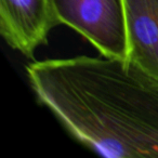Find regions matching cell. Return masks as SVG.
<instances>
[{"label":"cell","instance_id":"cell-1","mask_svg":"<svg viewBox=\"0 0 158 158\" xmlns=\"http://www.w3.org/2000/svg\"><path fill=\"white\" fill-rule=\"evenodd\" d=\"M37 101L107 158H158V80L129 61L79 55L25 67Z\"/></svg>","mask_w":158,"mask_h":158},{"label":"cell","instance_id":"cell-2","mask_svg":"<svg viewBox=\"0 0 158 158\" xmlns=\"http://www.w3.org/2000/svg\"><path fill=\"white\" fill-rule=\"evenodd\" d=\"M60 24L84 36L103 56L128 61L123 0H53Z\"/></svg>","mask_w":158,"mask_h":158},{"label":"cell","instance_id":"cell-3","mask_svg":"<svg viewBox=\"0 0 158 158\" xmlns=\"http://www.w3.org/2000/svg\"><path fill=\"white\" fill-rule=\"evenodd\" d=\"M60 25L53 0H0V33L13 50L33 59Z\"/></svg>","mask_w":158,"mask_h":158},{"label":"cell","instance_id":"cell-4","mask_svg":"<svg viewBox=\"0 0 158 158\" xmlns=\"http://www.w3.org/2000/svg\"><path fill=\"white\" fill-rule=\"evenodd\" d=\"M128 61L158 80V0H123Z\"/></svg>","mask_w":158,"mask_h":158}]
</instances>
